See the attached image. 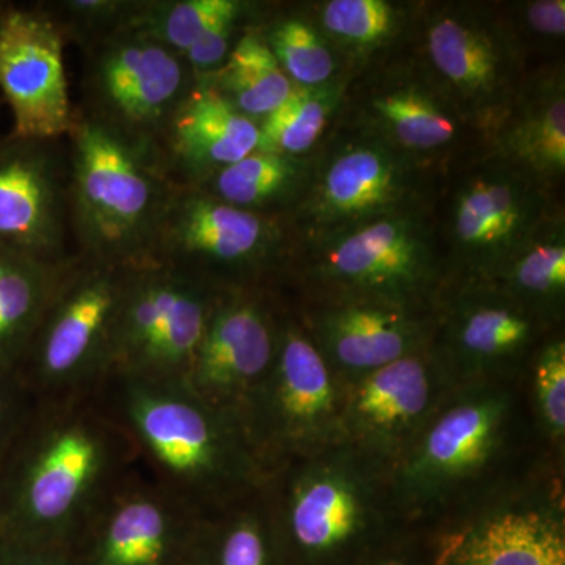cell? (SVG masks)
<instances>
[{
  "mask_svg": "<svg viewBox=\"0 0 565 565\" xmlns=\"http://www.w3.org/2000/svg\"><path fill=\"white\" fill-rule=\"evenodd\" d=\"M278 321L266 289H222L189 371L185 385L241 429L273 366Z\"/></svg>",
  "mask_w": 565,
  "mask_h": 565,
  "instance_id": "e0dca14e",
  "label": "cell"
},
{
  "mask_svg": "<svg viewBox=\"0 0 565 565\" xmlns=\"http://www.w3.org/2000/svg\"><path fill=\"white\" fill-rule=\"evenodd\" d=\"M203 519L137 463L82 526L71 564L184 565Z\"/></svg>",
  "mask_w": 565,
  "mask_h": 565,
  "instance_id": "4fadbf2b",
  "label": "cell"
},
{
  "mask_svg": "<svg viewBox=\"0 0 565 565\" xmlns=\"http://www.w3.org/2000/svg\"><path fill=\"white\" fill-rule=\"evenodd\" d=\"M3 107H6V104H3L2 96H0V114H2ZM7 109V107H6ZM0 136H2V132H0Z\"/></svg>",
  "mask_w": 565,
  "mask_h": 565,
  "instance_id": "60d3db41",
  "label": "cell"
},
{
  "mask_svg": "<svg viewBox=\"0 0 565 565\" xmlns=\"http://www.w3.org/2000/svg\"><path fill=\"white\" fill-rule=\"evenodd\" d=\"M0 565H73L70 548L0 539Z\"/></svg>",
  "mask_w": 565,
  "mask_h": 565,
  "instance_id": "f35d334b",
  "label": "cell"
},
{
  "mask_svg": "<svg viewBox=\"0 0 565 565\" xmlns=\"http://www.w3.org/2000/svg\"><path fill=\"white\" fill-rule=\"evenodd\" d=\"M143 0H62L44 3L66 41L81 46L131 24Z\"/></svg>",
  "mask_w": 565,
  "mask_h": 565,
  "instance_id": "e575fe53",
  "label": "cell"
},
{
  "mask_svg": "<svg viewBox=\"0 0 565 565\" xmlns=\"http://www.w3.org/2000/svg\"><path fill=\"white\" fill-rule=\"evenodd\" d=\"M434 170L349 129L311 158L302 195L286 215L294 241L313 239L426 207Z\"/></svg>",
  "mask_w": 565,
  "mask_h": 565,
  "instance_id": "8992f818",
  "label": "cell"
},
{
  "mask_svg": "<svg viewBox=\"0 0 565 565\" xmlns=\"http://www.w3.org/2000/svg\"><path fill=\"white\" fill-rule=\"evenodd\" d=\"M70 262L44 263L0 245V373H14Z\"/></svg>",
  "mask_w": 565,
  "mask_h": 565,
  "instance_id": "603a6c76",
  "label": "cell"
},
{
  "mask_svg": "<svg viewBox=\"0 0 565 565\" xmlns=\"http://www.w3.org/2000/svg\"><path fill=\"white\" fill-rule=\"evenodd\" d=\"M412 308L370 297H340L315 316L310 334L329 364L362 377L419 352L424 326Z\"/></svg>",
  "mask_w": 565,
  "mask_h": 565,
  "instance_id": "d6986e66",
  "label": "cell"
},
{
  "mask_svg": "<svg viewBox=\"0 0 565 565\" xmlns=\"http://www.w3.org/2000/svg\"><path fill=\"white\" fill-rule=\"evenodd\" d=\"M348 128L384 141L434 172L489 151L484 132L423 68L382 66L343 95Z\"/></svg>",
  "mask_w": 565,
  "mask_h": 565,
  "instance_id": "8fae6325",
  "label": "cell"
},
{
  "mask_svg": "<svg viewBox=\"0 0 565 565\" xmlns=\"http://www.w3.org/2000/svg\"><path fill=\"white\" fill-rule=\"evenodd\" d=\"M259 126L196 82L167 122L159 148L173 180L200 185L212 174L258 150Z\"/></svg>",
  "mask_w": 565,
  "mask_h": 565,
  "instance_id": "ac0fdd59",
  "label": "cell"
},
{
  "mask_svg": "<svg viewBox=\"0 0 565 565\" xmlns=\"http://www.w3.org/2000/svg\"><path fill=\"white\" fill-rule=\"evenodd\" d=\"M535 393L542 418L553 434L565 429V344L555 340L542 349L535 363Z\"/></svg>",
  "mask_w": 565,
  "mask_h": 565,
  "instance_id": "8d00e7d4",
  "label": "cell"
},
{
  "mask_svg": "<svg viewBox=\"0 0 565 565\" xmlns=\"http://www.w3.org/2000/svg\"><path fill=\"white\" fill-rule=\"evenodd\" d=\"M81 114L159 145L167 122L196 85L177 51L126 28L81 44Z\"/></svg>",
  "mask_w": 565,
  "mask_h": 565,
  "instance_id": "7c38bea8",
  "label": "cell"
},
{
  "mask_svg": "<svg viewBox=\"0 0 565 565\" xmlns=\"http://www.w3.org/2000/svg\"><path fill=\"white\" fill-rule=\"evenodd\" d=\"M452 565H565V542L545 515L504 512L475 527Z\"/></svg>",
  "mask_w": 565,
  "mask_h": 565,
  "instance_id": "4316f807",
  "label": "cell"
},
{
  "mask_svg": "<svg viewBox=\"0 0 565 565\" xmlns=\"http://www.w3.org/2000/svg\"><path fill=\"white\" fill-rule=\"evenodd\" d=\"M66 43L44 3L0 0V96L13 136L65 139L73 128Z\"/></svg>",
  "mask_w": 565,
  "mask_h": 565,
  "instance_id": "9a60e30c",
  "label": "cell"
},
{
  "mask_svg": "<svg viewBox=\"0 0 565 565\" xmlns=\"http://www.w3.org/2000/svg\"><path fill=\"white\" fill-rule=\"evenodd\" d=\"M345 81L323 87H296L288 98L258 122V150L291 158H310L340 111Z\"/></svg>",
  "mask_w": 565,
  "mask_h": 565,
  "instance_id": "4dcf8cb0",
  "label": "cell"
},
{
  "mask_svg": "<svg viewBox=\"0 0 565 565\" xmlns=\"http://www.w3.org/2000/svg\"><path fill=\"white\" fill-rule=\"evenodd\" d=\"M438 247L434 222L419 207L292 241L289 259L300 258L305 275L341 297L415 305L437 277Z\"/></svg>",
  "mask_w": 565,
  "mask_h": 565,
  "instance_id": "ba28073f",
  "label": "cell"
},
{
  "mask_svg": "<svg viewBox=\"0 0 565 565\" xmlns=\"http://www.w3.org/2000/svg\"><path fill=\"white\" fill-rule=\"evenodd\" d=\"M404 20L403 10L386 0H329L318 7L315 24L341 58L359 62L392 44Z\"/></svg>",
  "mask_w": 565,
  "mask_h": 565,
  "instance_id": "d6a6232c",
  "label": "cell"
},
{
  "mask_svg": "<svg viewBox=\"0 0 565 565\" xmlns=\"http://www.w3.org/2000/svg\"><path fill=\"white\" fill-rule=\"evenodd\" d=\"M255 22L237 41L221 68L196 82L207 85L234 109L259 122L281 106L291 95L294 85L256 31Z\"/></svg>",
  "mask_w": 565,
  "mask_h": 565,
  "instance_id": "83f0119b",
  "label": "cell"
},
{
  "mask_svg": "<svg viewBox=\"0 0 565 565\" xmlns=\"http://www.w3.org/2000/svg\"><path fill=\"white\" fill-rule=\"evenodd\" d=\"M131 267L74 256L14 367L33 401L95 393Z\"/></svg>",
  "mask_w": 565,
  "mask_h": 565,
  "instance_id": "277c9868",
  "label": "cell"
},
{
  "mask_svg": "<svg viewBox=\"0 0 565 565\" xmlns=\"http://www.w3.org/2000/svg\"><path fill=\"white\" fill-rule=\"evenodd\" d=\"M247 498L204 515L184 565H273L266 508Z\"/></svg>",
  "mask_w": 565,
  "mask_h": 565,
  "instance_id": "f1b7e54d",
  "label": "cell"
},
{
  "mask_svg": "<svg viewBox=\"0 0 565 565\" xmlns=\"http://www.w3.org/2000/svg\"><path fill=\"white\" fill-rule=\"evenodd\" d=\"M334 412L329 362L303 326L280 316L273 366L243 418L245 438L264 473L282 456L318 440Z\"/></svg>",
  "mask_w": 565,
  "mask_h": 565,
  "instance_id": "5bb4252c",
  "label": "cell"
},
{
  "mask_svg": "<svg viewBox=\"0 0 565 565\" xmlns=\"http://www.w3.org/2000/svg\"><path fill=\"white\" fill-rule=\"evenodd\" d=\"M523 24L535 35L559 40L565 35L564 0H534L522 6Z\"/></svg>",
  "mask_w": 565,
  "mask_h": 565,
  "instance_id": "ab89813d",
  "label": "cell"
},
{
  "mask_svg": "<svg viewBox=\"0 0 565 565\" xmlns=\"http://www.w3.org/2000/svg\"><path fill=\"white\" fill-rule=\"evenodd\" d=\"M292 250L281 215L241 210L178 184L163 211L148 263L172 267L218 289L264 288Z\"/></svg>",
  "mask_w": 565,
  "mask_h": 565,
  "instance_id": "5b68a950",
  "label": "cell"
},
{
  "mask_svg": "<svg viewBox=\"0 0 565 565\" xmlns=\"http://www.w3.org/2000/svg\"><path fill=\"white\" fill-rule=\"evenodd\" d=\"M0 245L51 264L77 256L71 233L66 137L0 136Z\"/></svg>",
  "mask_w": 565,
  "mask_h": 565,
  "instance_id": "2e32d148",
  "label": "cell"
},
{
  "mask_svg": "<svg viewBox=\"0 0 565 565\" xmlns=\"http://www.w3.org/2000/svg\"><path fill=\"white\" fill-rule=\"evenodd\" d=\"M70 215L76 255L115 266L148 263L178 182L161 148L74 109Z\"/></svg>",
  "mask_w": 565,
  "mask_h": 565,
  "instance_id": "3957f363",
  "label": "cell"
},
{
  "mask_svg": "<svg viewBox=\"0 0 565 565\" xmlns=\"http://www.w3.org/2000/svg\"><path fill=\"white\" fill-rule=\"evenodd\" d=\"M258 10L255 3L233 0L230 9L212 22L191 50L182 55L196 81H202L221 68L241 36L258 20Z\"/></svg>",
  "mask_w": 565,
  "mask_h": 565,
  "instance_id": "d590c367",
  "label": "cell"
},
{
  "mask_svg": "<svg viewBox=\"0 0 565 565\" xmlns=\"http://www.w3.org/2000/svg\"><path fill=\"white\" fill-rule=\"evenodd\" d=\"M310 173L311 156L291 158L256 150L193 188L241 210L286 217Z\"/></svg>",
  "mask_w": 565,
  "mask_h": 565,
  "instance_id": "cb8c5ba5",
  "label": "cell"
},
{
  "mask_svg": "<svg viewBox=\"0 0 565 565\" xmlns=\"http://www.w3.org/2000/svg\"><path fill=\"white\" fill-rule=\"evenodd\" d=\"M501 292L526 308L563 302L565 292V225L557 210L493 278Z\"/></svg>",
  "mask_w": 565,
  "mask_h": 565,
  "instance_id": "f546056e",
  "label": "cell"
},
{
  "mask_svg": "<svg viewBox=\"0 0 565 565\" xmlns=\"http://www.w3.org/2000/svg\"><path fill=\"white\" fill-rule=\"evenodd\" d=\"M433 381L422 353L403 356L360 377L351 415L364 433L386 437L408 429L430 403Z\"/></svg>",
  "mask_w": 565,
  "mask_h": 565,
  "instance_id": "d4e9b609",
  "label": "cell"
},
{
  "mask_svg": "<svg viewBox=\"0 0 565 565\" xmlns=\"http://www.w3.org/2000/svg\"><path fill=\"white\" fill-rule=\"evenodd\" d=\"M449 333L460 356L487 364L522 352L533 341L535 322L530 310L500 289H479L465 294L456 305Z\"/></svg>",
  "mask_w": 565,
  "mask_h": 565,
  "instance_id": "484cf974",
  "label": "cell"
},
{
  "mask_svg": "<svg viewBox=\"0 0 565 565\" xmlns=\"http://www.w3.org/2000/svg\"><path fill=\"white\" fill-rule=\"evenodd\" d=\"M423 55L427 76L490 143L527 77L514 24L484 7H440L424 18Z\"/></svg>",
  "mask_w": 565,
  "mask_h": 565,
  "instance_id": "9c48e42d",
  "label": "cell"
},
{
  "mask_svg": "<svg viewBox=\"0 0 565 565\" xmlns=\"http://www.w3.org/2000/svg\"><path fill=\"white\" fill-rule=\"evenodd\" d=\"M255 29L296 87H323L340 81L341 57L315 21L300 14H259Z\"/></svg>",
  "mask_w": 565,
  "mask_h": 565,
  "instance_id": "1f68e13d",
  "label": "cell"
},
{
  "mask_svg": "<svg viewBox=\"0 0 565 565\" xmlns=\"http://www.w3.org/2000/svg\"><path fill=\"white\" fill-rule=\"evenodd\" d=\"M445 241L465 273L492 281L557 211L552 188L492 151L457 167Z\"/></svg>",
  "mask_w": 565,
  "mask_h": 565,
  "instance_id": "30bf717a",
  "label": "cell"
},
{
  "mask_svg": "<svg viewBox=\"0 0 565 565\" xmlns=\"http://www.w3.org/2000/svg\"><path fill=\"white\" fill-rule=\"evenodd\" d=\"M221 291L162 264L131 267L111 332L106 379L185 384Z\"/></svg>",
  "mask_w": 565,
  "mask_h": 565,
  "instance_id": "52a82bcc",
  "label": "cell"
},
{
  "mask_svg": "<svg viewBox=\"0 0 565 565\" xmlns=\"http://www.w3.org/2000/svg\"><path fill=\"white\" fill-rule=\"evenodd\" d=\"M137 463L131 437L98 392L35 401L0 459V539L70 548Z\"/></svg>",
  "mask_w": 565,
  "mask_h": 565,
  "instance_id": "6da1fadb",
  "label": "cell"
},
{
  "mask_svg": "<svg viewBox=\"0 0 565 565\" xmlns=\"http://www.w3.org/2000/svg\"><path fill=\"white\" fill-rule=\"evenodd\" d=\"M33 403L35 401L14 373H0V459L20 433Z\"/></svg>",
  "mask_w": 565,
  "mask_h": 565,
  "instance_id": "74e56055",
  "label": "cell"
},
{
  "mask_svg": "<svg viewBox=\"0 0 565 565\" xmlns=\"http://www.w3.org/2000/svg\"><path fill=\"white\" fill-rule=\"evenodd\" d=\"M504 401L475 397L445 412L430 427L407 470L415 486H441L473 473L492 455Z\"/></svg>",
  "mask_w": 565,
  "mask_h": 565,
  "instance_id": "7402d4cb",
  "label": "cell"
},
{
  "mask_svg": "<svg viewBox=\"0 0 565 565\" xmlns=\"http://www.w3.org/2000/svg\"><path fill=\"white\" fill-rule=\"evenodd\" d=\"M286 486L275 504L277 515L269 522L281 526L302 552H330L345 544L362 526V494L343 471H303Z\"/></svg>",
  "mask_w": 565,
  "mask_h": 565,
  "instance_id": "44dd1931",
  "label": "cell"
},
{
  "mask_svg": "<svg viewBox=\"0 0 565 565\" xmlns=\"http://www.w3.org/2000/svg\"><path fill=\"white\" fill-rule=\"evenodd\" d=\"M96 392L131 437L141 467L200 514L262 489L266 473L243 429L182 382L107 377Z\"/></svg>",
  "mask_w": 565,
  "mask_h": 565,
  "instance_id": "7a4b0ae2",
  "label": "cell"
},
{
  "mask_svg": "<svg viewBox=\"0 0 565 565\" xmlns=\"http://www.w3.org/2000/svg\"><path fill=\"white\" fill-rule=\"evenodd\" d=\"M489 151L552 188L565 174L563 68L527 74L522 90L490 139Z\"/></svg>",
  "mask_w": 565,
  "mask_h": 565,
  "instance_id": "ffe728a7",
  "label": "cell"
},
{
  "mask_svg": "<svg viewBox=\"0 0 565 565\" xmlns=\"http://www.w3.org/2000/svg\"><path fill=\"white\" fill-rule=\"evenodd\" d=\"M233 0H143L129 24L184 55Z\"/></svg>",
  "mask_w": 565,
  "mask_h": 565,
  "instance_id": "836d02e7",
  "label": "cell"
}]
</instances>
